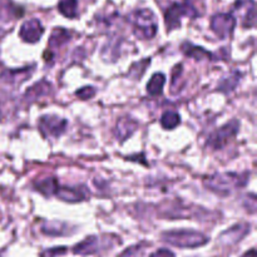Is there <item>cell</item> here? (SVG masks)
<instances>
[{
	"mask_svg": "<svg viewBox=\"0 0 257 257\" xmlns=\"http://www.w3.org/2000/svg\"><path fill=\"white\" fill-rule=\"evenodd\" d=\"M248 182V175L236 172L213 173L205 178V186L218 195H230L233 191L243 187Z\"/></svg>",
	"mask_w": 257,
	"mask_h": 257,
	"instance_id": "obj_1",
	"label": "cell"
},
{
	"mask_svg": "<svg viewBox=\"0 0 257 257\" xmlns=\"http://www.w3.org/2000/svg\"><path fill=\"white\" fill-rule=\"evenodd\" d=\"M165 242L170 245L177 246V247H198V246L205 245L208 241L203 233L197 232V231L190 230H177V231H168L162 235Z\"/></svg>",
	"mask_w": 257,
	"mask_h": 257,
	"instance_id": "obj_2",
	"label": "cell"
},
{
	"mask_svg": "<svg viewBox=\"0 0 257 257\" xmlns=\"http://www.w3.org/2000/svg\"><path fill=\"white\" fill-rule=\"evenodd\" d=\"M135 33L143 39H152L157 33V19L150 9L136 10L130 18Z\"/></svg>",
	"mask_w": 257,
	"mask_h": 257,
	"instance_id": "obj_3",
	"label": "cell"
},
{
	"mask_svg": "<svg viewBox=\"0 0 257 257\" xmlns=\"http://www.w3.org/2000/svg\"><path fill=\"white\" fill-rule=\"evenodd\" d=\"M197 15V10L190 3H176V4L171 5L167 9V12H166V27H167L168 30H172L175 28L180 27L181 18L182 17L196 18Z\"/></svg>",
	"mask_w": 257,
	"mask_h": 257,
	"instance_id": "obj_4",
	"label": "cell"
},
{
	"mask_svg": "<svg viewBox=\"0 0 257 257\" xmlns=\"http://www.w3.org/2000/svg\"><path fill=\"white\" fill-rule=\"evenodd\" d=\"M238 127H240L238 120H231L230 123H227L223 127L218 128L215 132L211 133V136L207 140V146L213 148V150H221V148H223L227 145L228 141H231L237 135Z\"/></svg>",
	"mask_w": 257,
	"mask_h": 257,
	"instance_id": "obj_5",
	"label": "cell"
},
{
	"mask_svg": "<svg viewBox=\"0 0 257 257\" xmlns=\"http://www.w3.org/2000/svg\"><path fill=\"white\" fill-rule=\"evenodd\" d=\"M236 27V18L232 14H226V13H221V14H216L212 17L211 20V29L215 32L221 39L227 38L231 33L233 32Z\"/></svg>",
	"mask_w": 257,
	"mask_h": 257,
	"instance_id": "obj_6",
	"label": "cell"
},
{
	"mask_svg": "<svg viewBox=\"0 0 257 257\" xmlns=\"http://www.w3.org/2000/svg\"><path fill=\"white\" fill-rule=\"evenodd\" d=\"M39 130L47 137H59L65 132L67 120L57 115H44L39 119Z\"/></svg>",
	"mask_w": 257,
	"mask_h": 257,
	"instance_id": "obj_7",
	"label": "cell"
},
{
	"mask_svg": "<svg viewBox=\"0 0 257 257\" xmlns=\"http://www.w3.org/2000/svg\"><path fill=\"white\" fill-rule=\"evenodd\" d=\"M44 28L38 19H30L20 28V38L27 43H35L42 38Z\"/></svg>",
	"mask_w": 257,
	"mask_h": 257,
	"instance_id": "obj_8",
	"label": "cell"
},
{
	"mask_svg": "<svg viewBox=\"0 0 257 257\" xmlns=\"http://www.w3.org/2000/svg\"><path fill=\"white\" fill-rule=\"evenodd\" d=\"M235 10L242 15V25L247 28L255 27L256 13L253 0H237L235 3Z\"/></svg>",
	"mask_w": 257,
	"mask_h": 257,
	"instance_id": "obj_9",
	"label": "cell"
},
{
	"mask_svg": "<svg viewBox=\"0 0 257 257\" xmlns=\"http://www.w3.org/2000/svg\"><path fill=\"white\" fill-rule=\"evenodd\" d=\"M105 240H100L97 236H89L78 243L74 247V252L79 253V255H92V253L98 252L99 250L105 247Z\"/></svg>",
	"mask_w": 257,
	"mask_h": 257,
	"instance_id": "obj_10",
	"label": "cell"
},
{
	"mask_svg": "<svg viewBox=\"0 0 257 257\" xmlns=\"http://www.w3.org/2000/svg\"><path fill=\"white\" fill-rule=\"evenodd\" d=\"M88 188L83 187H59L58 188L57 193L55 195L63 201H67V202H79L87 198L88 196Z\"/></svg>",
	"mask_w": 257,
	"mask_h": 257,
	"instance_id": "obj_11",
	"label": "cell"
},
{
	"mask_svg": "<svg viewBox=\"0 0 257 257\" xmlns=\"http://www.w3.org/2000/svg\"><path fill=\"white\" fill-rule=\"evenodd\" d=\"M248 228H250V226L246 225V223L235 225L233 227L225 231V232L220 236L221 242H223L225 245H232V243L238 242V241H241L246 235H247Z\"/></svg>",
	"mask_w": 257,
	"mask_h": 257,
	"instance_id": "obj_12",
	"label": "cell"
},
{
	"mask_svg": "<svg viewBox=\"0 0 257 257\" xmlns=\"http://www.w3.org/2000/svg\"><path fill=\"white\" fill-rule=\"evenodd\" d=\"M32 73V68H24V69L18 70H5L2 74V79L4 82L10 83V84H19V83L24 82L27 78H29Z\"/></svg>",
	"mask_w": 257,
	"mask_h": 257,
	"instance_id": "obj_13",
	"label": "cell"
},
{
	"mask_svg": "<svg viewBox=\"0 0 257 257\" xmlns=\"http://www.w3.org/2000/svg\"><path fill=\"white\" fill-rule=\"evenodd\" d=\"M136 128H137V122L136 120L130 119V118H122L117 123L115 135H117V137L120 141H124L135 133Z\"/></svg>",
	"mask_w": 257,
	"mask_h": 257,
	"instance_id": "obj_14",
	"label": "cell"
},
{
	"mask_svg": "<svg viewBox=\"0 0 257 257\" xmlns=\"http://www.w3.org/2000/svg\"><path fill=\"white\" fill-rule=\"evenodd\" d=\"M182 52L185 53L187 57L195 58V59H198V60H201V59L213 60L212 53L207 52V50H205L203 48H201V47L192 45L191 43H185V44L182 45Z\"/></svg>",
	"mask_w": 257,
	"mask_h": 257,
	"instance_id": "obj_15",
	"label": "cell"
},
{
	"mask_svg": "<svg viewBox=\"0 0 257 257\" xmlns=\"http://www.w3.org/2000/svg\"><path fill=\"white\" fill-rule=\"evenodd\" d=\"M35 188H37V191H39L40 193H43L44 196H53L57 193L58 188H59V186H58V181L55 180L54 177H48V178H44V180H39L35 182Z\"/></svg>",
	"mask_w": 257,
	"mask_h": 257,
	"instance_id": "obj_16",
	"label": "cell"
},
{
	"mask_svg": "<svg viewBox=\"0 0 257 257\" xmlns=\"http://www.w3.org/2000/svg\"><path fill=\"white\" fill-rule=\"evenodd\" d=\"M50 92V84L45 80H40L39 83H37L35 85H33L32 88H29L27 93H25V99H28L29 102L35 100L37 98L42 97V95L48 94Z\"/></svg>",
	"mask_w": 257,
	"mask_h": 257,
	"instance_id": "obj_17",
	"label": "cell"
},
{
	"mask_svg": "<svg viewBox=\"0 0 257 257\" xmlns=\"http://www.w3.org/2000/svg\"><path fill=\"white\" fill-rule=\"evenodd\" d=\"M166 83V77L162 73H157L151 78L147 84V92L151 95H160L163 90V85Z\"/></svg>",
	"mask_w": 257,
	"mask_h": 257,
	"instance_id": "obj_18",
	"label": "cell"
},
{
	"mask_svg": "<svg viewBox=\"0 0 257 257\" xmlns=\"http://www.w3.org/2000/svg\"><path fill=\"white\" fill-rule=\"evenodd\" d=\"M58 9H59V12L62 13L64 17L72 19V18L77 17L78 3L77 0H59Z\"/></svg>",
	"mask_w": 257,
	"mask_h": 257,
	"instance_id": "obj_19",
	"label": "cell"
},
{
	"mask_svg": "<svg viewBox=\"0 0 257 257\" xmlns=\"http://www.w3.org/2000/svg\"><path fill=\"white\" fill-rule=\"evenodd\" d=\"M70 39V34L68 30L63 29V28H58L52 33V37L49 39L50 47H60V45L65 44L68 40Z\"/></svg>",
	"mask_w": 257,
	"mask_h": 257,
	"instance_id": "obj_20",
	"label": "cell"
},
{
	"mask_svg": "<svg viewBox=\"0 0 257 257\" xmlns=\"http://www.w3.org/2000/svg\"><path fill=\"white\" fill-rule=\"evenodd\" d=\"M181 123V118L178 113L173 112V110H167L163 113L162 118H161V124L165 130H173L177 127Z\"/></svg>",
	"mask_w": 257,
	"mask_h": 257,
	"instance_id": "obj_21",
	"label": "cell"
},
{
	"mask_svg": "<svg viewBox=\"0 0 257 257\" xmlns=\"http://www.w3.org/2000/svg\"><path fill=\"white\" fill-rule=\"evenodd\" d=\"M240 78H241L240 73L232 72L227 78H225V79L221 82L220 87L218 88H220V90H223V92H231V90H232L233 88L238 84V82H240Z\"/></svg>",
	"mask_w": 257,
	"mask_h": 257,
	"instance_id": "obj_22",
	"label": "cell"
},
{
	"mask_svg": "<svg viewBox=\"0 0 257 257\" xmlns=\"http://www.w3.org/2000/svg\"><path fill=\"white\" fill-rule=\"evenodd\" d=\"M63 226L65 225H62V223H57V222H50V223H47V225L43 227V232L47 233V235H50V236H60V235H65V230L64 228H60L63 227Z\"/></svg>",
	"mask_w": 257,
	"mask_h": 257,
	"instance_id": "obj_23",
	"label": "cell"
},
{
	"mask_svg": "<svg viewBox=\"0 0 257 257\" xmlns=\"http://www.w3.org/2000/svg\"><path fill=\"white\" fill-rule=\"evenodd\" d=\"M75 94H77L79 98H82V99H89V98H92L93 95L95 94V90L94 88L87 87V88H82V89H79Z\"/></svg>",
	"mask_w": 257,
	"mask_h": 257,
	"instance_id": "obj_24",
	"label": "cell"
},
{
	"mask_svg": "<svg viewBox=\"0 0 257 257\" xmlns=\"http://www.w3.org/2000/svg\"><path fill=\"white\" fill-rule=\"evenodd\" d=\"M143 255V250L141 247H138V246H133V247L128 248L127 251H124V252L120 255V257H142Z\"/></svg>",
	"mask_w": 257,
	"mask_h": 257,
	"instance_id": "obj_25",
	"label": "cell"
},
{
	"mask_svg": "<svg viewBox=\"0 0 257 257\" xmlns=\"http://www.w3.org/2000/svg\"><path fill=\"white\" fill-rule=\"evenodd\" d=\"M150 257H175L173 252H171L170 250H166V248H161V250L153 252Z\"/></svg>",
	"mask_w": 257,
	"mask_h": 257,
	"instance_id": "obj_26",
	"label": "cell"
},
{
	"mask_svg": "<svg viewBox=\"0 0 257 257\" xmlns=\"http://www.w3.org/2000/svg\"><path fill=\"white\" fill-rule=\"evenodd\" d=\"M242 257H256V252H255V248H252V250L248 251L247 253H245Z\"/></svg>",
	"mask_w": 257,
	"mask_h": 257,
	"instance_id": "obj_27",
	"label": "cell"
}]
</instances>
